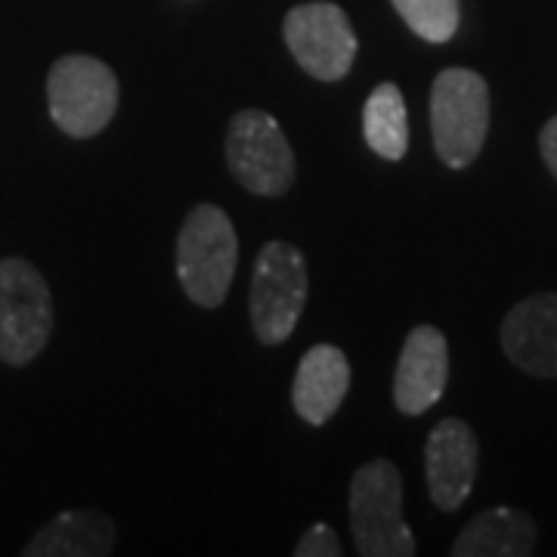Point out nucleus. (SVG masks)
<instances>
[{
    "label": "nucleus",
    "instance_id": "1",
    "mask_svg": "<svg viewBox=\"0 0 557 557\" xmlns=\"http://www.w3.org/2000/svg\"><path fill=\"white\" fill-rule=\"evenodd\" d=\"M239 267V236L230 214L201 201L196 205L177 236V278L186 298L205 310H218L226 300Z\"/></svg>",
    "mask_w": 557,
    "mask_h": 557
},
{
    "label": "nucleus",
    "instance_id": "2",
    "mask_svg": "<svg viewBox=\"0 0 557 557\" xmlns=\"http://www.w3.org/2000/svg\"><path fill=\"white\" fill-rule=\"evenodd\" d=\"M490 134V84L471 69H443L431 84V137L437 159L465 171Z\"/></svg>",
    "mask_w": 557,
    "mask_h": 557
},
{
    "label": "nucleus",
    "instance_id": "3",
    "mask_svg": "<svg viewBox=\"0 0 557 557\" xmlns=\"http://www.w3.org/2000/svg\"><path fill=\"white\" fill-rule=\"evenodd\" d=\"M310 298V267L298 245L270 239L260 248L251 276V329L263 347H278L295 335Z\"/></svg>",
    "mask_w": 557,
    "mask_h": 557
},
{
    "label": "nucleus",
    "instance_id": "4",
    "mask_svg": "<svg viewBox=\"0 0 557 557\" xmlns=\"http://www.w3.org/2000/svg\"><path fill=\"white\" fill-rule=\"evenodd\" d=\"M350 536L362 557H412L416 536L403 518V478L387 458H372L350 480Z\"/></svg>",
    "mask_w": 557,
    "mask_h": 557
},
{
    "label": "nucleus",
    "instance_id": "5",
    "mask_svg": "<svg viewBox=\"0 0 557 557\" xmlns=\"http://www.w3.org/2000/svg\"><path fill=\"white\" fill-rule=\"evenodd\" d=\"M119 78L97 57L69 53L47 75L50 119L62 134L90 139L102 134L119 112Z\"/></svg>",
    "mask_w": 557,
    "mask_h": 557
},
{
    "label": "nucleus",
    "instance_id": "6",
    "mask_svg": "<svg viewBox=\"0 0 557 557\" xmlns=\"http://www.w3.org/2000/svg\"><path fill=\"white\" fill-rule=\"evenodd\" d=\"M226 168L260 199H282L295 186V149L263 109H242L226 127Z\"/></svg>",
    "mask_w": 557,
    "mask_h": 557
},
{
    "label": "nucleus",
    "instance_id": "7",
    "mask_svg": "<svg viewBox=\"0 0 557 557\" xmlns=\"http://www.w3.org/2000/svg\"><path fill=\"white\" fill-rule=\"evenodd\" d=\"M53 332V295L35 263L0 260V359L25 366L47 347Z\"/></svg>",
    "mask_w": 557,
    "mask_h": 557
},
{
    "label": "nucleus",
    "instance_id": "8",
    "mask_svg": "<svg viewBox=\"0 0 557 557\" xmlns=\"http://www.w3.org/2000/svg\"><path fill=\"white\" fill-rule=\"evenodd\" d=\"M282 38L300 69L310 78L325 84L347 78L359 50L357 32L347 13L329 0H310L292 7L282 22Z\"/></svg>",
    "mask_w": 557,
    "mask_h": 557
},
{
    "label": "nucleus",
    "instance_id": "9",
    "mask_svg": "<svg viewBox=\"0 0 557 557\" xmlns=\"http://www.w3.org/2000/svg\"><path fill=\"white\" fill-rule=\"evenodd\" d=\"M478 471L480 443L474 428L461 418L437 421L424 446V478L431 502L446 515L458 511L474 490Z\"/></svg>",
    "mask_w": 557,
    "mask_h": 557
},
{
    "label": "nucleus",
    "instance_id": "10",
    "mask_svg": "<svg viewBox=\"0 0 557 557\" xmlns=\"http://www.w3.org/2000/svg\"><path fill=\"white\" fill-rule=\"evenodd\" d=\"M508 362L533 379H557V292L518 300L498 329Z\"/></svg>",
    "mask_w": 557,
    "mask_h": 557
},
{
    "label": "nucleus",
    "instance_id": "11",
    "mask_svg": "<svg viewBox=\"0 0 557 557\" xmlns=\"http://www.w3.org/2000/svg\"><path fill=\"white\" fill-rule=\"evenodd\" d=\"M449 381V344L437 325H416L399 350L394 403L403 416H424L437 406Z\"/></svg>",
    "mask_w": 557,
    "mask_h": 557
},
{
    "label": "nucleus",
    "instance_id": "12",
    "mask_svg": "<svg viewBox=\"0 0 557 557\" xmlns=\"http://www.w3.org/2000/svg\"><path fill=\"white\" fill-rule=\"evenodd\" d=\"M350 391V359L335 344L310 347L298 362L292 384V406L300 421L322 428L332 421Z\"/></svg>",
    "mask_w": 557,
    "mask_h": 557
},
{
    "label": "nucleus",
    "instance_id": "13",
    "mask_svg": "<svg viewBox=\"0 0 557 557\" xmlns=\"http://www.w3.org/2000/svg\"><path fill=\"white\" fill-rule=\"evenodd\" d=\"M536 552V520L520 508H486L458 533L456 557H527Z\"/></svg>",
    "mask_w": 557,
    "mask_h": 557
},
{
    "label": "nucleus",
    "instance_id": "14",
    "mask_svg": "<svg viewBox=\"0 0 557 557\" xmlns=\"http://www.w3.org/2000/svg\"><path fill=\"white\" fill-rule=\"evenodd\" d=\"M115 552V523L100 511H65L40 527L25 557H102Z\"/></svg>",
    "mask_w": 557,
    "mask_h": 557
},
{
    "label": "nucleus",
    "instance_id": "15",
    "mask_svg": "<svg viewBox=\"0 0 557 557\" xmlns=\"http://www.w3.org/2000/svg\"><path fill=\"white\" fill-rule=\"evenodd\" d=\"M362 137L384 161H399L409 152V112L397 84H379L362 109Z\"/></svg>",
    "mask_w": 557,
    "mask_h": 557
},
{
    "label": "nucleus",
    "instance_id": "16",
    "mask_svg": "<svg viewBox=\"0 0 557 557\" xmlns=\"http://www.w3.org/2000/svg\"><path fill=\"white\" fill-rule=\"evenodd\" d=\"M399 20L428 44H446L456 38L461 7L458 0H391Z\"/></svg>",
    "mask_w": 557,
    "mask_h": 557
},
{
    "label": "nucleus",
    "instance_id": "17",
    "mask_svg": "<svg viewBox=\"0 0 557 557\" xmlns=\"http://www.w3.org/2000/svg\"><path fill=\"white\" fill-rule=\"evenodd\" d=\"M295 555L298 557H341L344 555V545H341L338 533L329 527V523H313L295 545Z\"/></svg>",
    "mask_w": 557,
    "mask_h": 557
},
{
    "label": "nucleus",
    "instance_id": "18",
    "mask_svg": "<svg viewBox=\"0 0 557 557\" xmlns=\"http://www.w3.org/2000/svg\"><path fill=\"white\" fill-rule=\"evenodd\" d=\"M539 152H542L545 168L552 171V177L557 180V115H552L539 131Z\"/></svg>",
    "mask_w": 557,
    "mask_h": 557
}]
</instances>
